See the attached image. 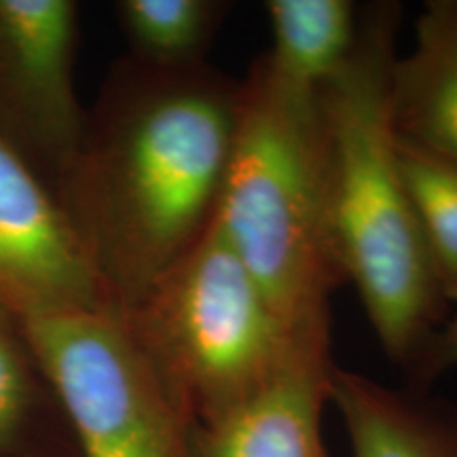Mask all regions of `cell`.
<instances>
[{
    "label": "cell",
    "instance_id": "obj_7",
    "mask_svg": "<svg viewBox=\"0 0 457 457\" xmlns=\"http://www.w3.org/2000/svg\"><path fill=\"white\" fill-rule=\"evenodd\" d=\"M0 303L24 320L111 312L62 204L3 140Z\"/></svg>",
    "mask_w": 457,
    "mask_h": 457
},
{
    "label": "cell",
    "instance_id": "obj_4",
    "mask_svg": "<svg viewBox=\"0 0 457 457\" xmlns=\"http://www.w3.org/2000/svg\"><path fill=\"white\" fill-rule=\"evenodd\" d=\"M119 316L191 428L253 396L295 339L216 220Z\"/></svg>",
    "mask_w": 457,
    "mask_h": 457
},
{
    "label": "cell",
    "instance_id": "obj_9",
    "mask_svg": "<svg viewBox=\"0 0 457 457\" xmlns=\"http://www.w3.org/2000/svg\"><path fill=\"white\" fill-rule=\"evenodd\" d=\"M398 138L457 163V0H430L415 21V45L390 74Z\"/></svg>",
    "mask_w": 457,
    "mask_h": 457
},
{
    "label": "cell",
    "instance_id": "obj_13",
    "mask_svg": "<svg viewBox=\"0 0 457 457\" xmlns=\"http://www.w3.org/2000/svg\"><path fill=\"white\" fill-rule=\"evenodd\" d=\"M228 7L222 0H119L114 13L131 60L182 71L208 64Z\"/></svg>",
    "mask_w": 457,
    "mask_h": 457
},
{
    "label": "cell",
    "instance_id": "obj_12",
    "mask_svg": "<svg viewBox=\"0 0 457 457\" xmlns=\"http://www.w3.org/2000/svg\"><path fill=\"white\" fill-rule=\"evenodd\" d=\"M271 49L267 60L284 81L320 89L345 66L360 30L352 0H267Z\"/></svg>",
    "mask_w": 457,
    "mask_h": 457
},
{
    "label": "cell",
    "instance_id": "obj_11",
    "mask_svg": "<svg viewBox=\"0 0 457 457\" xmlns=\"http://www.w3.org/2000/svg\"><path fill=\"white\" fill-rule=\"evenodd\" d=\"M0 457H81L24 318L0 303Z\"/></svg>",
    "mask_w": 457,
    "mask_h": 457
},
{
    "label": "cell",
    "instance_id": "obj_8",
    "mask_svg": "<svg viewBox=\"0 0 457 457\" xmlns=\"http://www.w3.org/2000/svg\"><path fill=\"white\" fill-rule=\"evenodd\" d=\"M330 322L296 330L284 362L237 407L191 428L193 457H330L322 411L330 403Z\"/></svg>",
    "mask_w": 457,
    "mask_h": 457
},
{
    "label": "cell",
    "instance_id": "obj_3",
    "mask_svg": "<svg viewBox=\"0 0 457 457\" xmlns=\"http://www.w3.org/2000/svg\"><path fill=\"white\" fill-rule=\"evenodd\" d=\"M318 91L284 81L265 54L256 57L239 81L214 219L288 333L330 322V295L345 282Z\"/></svg>",
    "mask_w": 457,
    "mask_h": 457
},
{
    "label": "cell",
    "instance_id": "obj_5",
    "mask_svg": "<svg viewBox=\"0 0 457 457\" xmlns=\"http://www.w3.org/2000/svg\"><path fill=\"white\" fill-rule=\"evenodd\" d=\"M24 322L81 457H193L191 424L119 313Z\"/></svg>",
    "mask_w": 457,
    "mask_h": 457
},
{
    "label": "cell",
    "instance_id": "obj_14",
    "mask_svg": "<svg viewBox=\"0 0 457 457\" xmlns=\"http://www.w3.org/2000/svg\"><path fill=\"white\" fill-rule=\"evenodd\" d=\"M398 163L445 299L457 305V163L398 138Z\"/></svg>",
    "mask_w": 457,
    "mask_h": 457
},
{
    "label": "cell",
    "instance_id": "obj_15",
    "mask_svg": "<svg viewBox=\"0 0 457 457\" xmlns=\"http://www.w3.org/2000/svg\"><path fill=\"white\" fill-rule=\"evenodd\" d=\"M457 364V312L451 313L445 327L434 337L432 345L428 347L426 356L421 358L420 367L413 373L417 387L426 390L436 375Z\"/></svg>",
    "mask_w": 457,
    "mask_h": 457
},
{
    "label": "cell",
    "instance_id": "obj_1",
    "mask_svg": "<svg viewBox=\"0 0 457 457\" xmlns=\"http://www.w3.org/2000/svg\"><path fill=\"white\" fill-rule=\"evenodd\" d=\"M237 106L239 81L210 64L111 68L55 195L111 312L131 310L212 227Z\"/></svg>",
    "mask_w": 457,
    "mask_h": 457
},
{
    "label": "cell",
    "instance_id": "obj_10",
    "mask_svg": "<svg viewBox=\"0 0 457 457\" xmlns=\"http://www.w3.org/2000/svg\"><path fill=\"white\" fill-rule=\"evenodd\" d=\"M330 403L339 411L352 457H457V404L426 390H394L353 370H333Z\"/></svg>",
    "mask_w": 457,
    "mask_h": 457
},
{
    "label": "cell",
    "instance_id": "obj_6",
    "mask_svg": "<svg viewBox=\"0 0 457 457\" xmlns=\"http://www.w3.org/2000/svg\"><path fill=\"white\" fill-rule=\"evenodd\" d=\"M79 4L0 0V140L57 195L87 111L74 89Z\"/></svg>",
    "mask_w": 457,
    "mask_h": 457
},
{
    "label": "cell",
    "instance_id": "obj_2",
    "mask_svg": "<svg viewBox=\"0 0 457 457\" xmlns=\"http://www.w3.org/2000/svg\"><path fill=\"white\" fill-rule=\"evenodd\" d=\"M398 3L360 9L345 66L318 91L328 145L330 208L345 282L356 286L392 362L415 373L451 303L434 276L403 171L390 112Z\"/></svg>",
    "mask_w": 457,
    "mask_h": 457
}]
</instances>
